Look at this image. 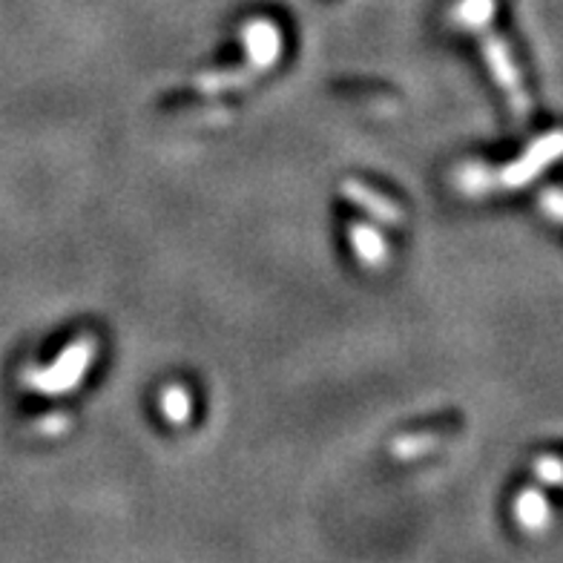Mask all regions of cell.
Returning <instances> with one entry per match:
<instances>
[{
    "instance_id": "cell-1",
    "label": "cell",
    "mask_w": 563,
    "mask_h": 563,
    "mask_svg": "<svg viewBox=\"0 0 563 563\" xmlns=\"http://www.w3.org/2000/svg\"><path fill=\"white\" fill-rule=\"evenodd\" d=\"M558 158H563V130H552L535 139L521 158H514L512 164L500 167V170H489L483 164H469L458 172V188L463 190L465 196H483L491 190L526 188Z\"/></svg>"
},
{
    "instance_id": "cell-2",
    "label": "cell",
    "mask_w": 563,
    "mask_h": 563,
    "mask_svg": "<svg viewBox=\"0 0 563 563\" xmlns=\"http://www.w3.org/2000/svg\"><path fill=\"white\" fill-rule=\"evenodd\" d=\"M95 348L99 343L92 336L81 334L78 340L66 345L61 357L47 368H38V371H26L24 383L26 388H33L38 394H47V397H57V394H69L73 388H78L81 376L90 371L92 359H95Z\"/></svg>"
},
{
    "instance_id": "cell-3",
    "label": "cell",
    "mask_w": 563,
    "mask_h": 563,
    "mask_svg": "<svg viewBox=\"0 0 563 563\" xmlns=\"http://www.w3.org/2000/svg\"><path fill=\"white\" fill-rule=\"evenodd\" d=\"M483 38H481V47H483V57H486V64H489L491 75H495V81L503 92H507L509 104H512L514 115L526 121L529 118V95L523 90V75L514 64L512 52H509L507 41L495 33H486L481 29Z\"/></svg>"
},
{
    "instance_id": "cell-4",
    "label": "cell",
    "mask_w": 563,
    "mask_h": 563,
    "mask_svg": "<svg viewBox=\"0 0 563 563\" xmlns=\"http://www.w3.org/2000/svg\"><path fill=\"white\" fill-rule=\"evenodd\" d=\"M242 43L247 52V66H254L256 73L270 69L282 55V33L273 21H265V17H256L242 29Z\"/></svg>"
},
{
    "instance_id": "cell-5",
    "label": "cell",
    "mask_w": 563,
    "mask_h": 563,
    "mask_svg": "<svg viewBox=\"0 0 563 563\" xmlns=\"http://www.w3.org/2000/svg\"><path fill=\"white\" fill-rule=\"evenodd\" d=\"M343 196L348 199L354 207L366 210L368 216H371L374 221H380V225H392V228L402 225L400 207L394 205L388 196H383V193H376V190H371L368 184H362V181H354V179L345 181Z\"/></svg>"
},
{
    "instance_id": "cell-6",
    "label": "cell",
    "mask_w": 563,
    "mask_h": 563,
    "mask_svg": "<svg viewBox=\"0 0 563 563\" xmlns=\"http://www.w3.org/2000/svg\"><path fill=\"white\" fill-rule=\"evenodd\" d=\"M348 239H351L354 254L359 261H366L368 268H380L388 261V245H385L383 233L374 228V225H366V221H354L351 230H348Z\"/></svg>"
},
{
    "instance_id": "cell-7",
    "label": "cell",
    "mask_w": 563,
    "mask_h": 563,
    "mask_svg": "<svg viewBox=\"0 0 563 563\" xmlns=\"http://www.w3.org/2000/svg\"><path fill=\"white\" fill-rule=\"evenodd\" d=\"M256 69L254 66H242V69H219V73H205L199 75L193 87L205 95H221V92L230 90H245L254 84Z\"/></svg>"
},
{
    "instance_id": "cell-8",
    "label": "cell",
    "mask_w": 563,
    "mask_h": 563,
    "mask_svg": "<svg viewBox=\"0 0 563 563\" xmlns=\"http://www.w3.org/2000/svg\"><path fill=\"white\" fill-rule=\"evenodd\" d=\"M514 514H517V523H521L526 532L547 529V523H549L547 498L535 489L523 491L521 498H517V503H514Z\"/></svg>"
},
{
    "instance_id": "cell-9",
    "label": "cell",
    "mask_w": 563,
    "mask_h": 563,
    "mask_svg": "<svg viewBox=\"0 0 563 563\" xmlns=\"http://www.w3.org/2000/svg\"><path fill=\"white\" fill-rule=\"evenodd\" d=\"M491 12H495V0H460L451 17L463 29H486Z\"/></svg>"
},
{
    "instance_id": "cell-10",
    "label": "cell",
    "mask_w": 563,
    "mask_h": 563,
    "mask_svg": "<svg viewBox=\"0 0 563 563\" xmlns=\"http://www.w3.org/2000/svg\"><path fill=\"white\" fill-rule=\"evenodd\" d=\"M440 443L437 434H428V432H417V434H402L397 440L392 443V455L397 460H414V458H423L428 451L434 449Z\"/></svg>"
},
{
    "instance_id": "cell-11",
    "label": "cell",
    "mask_w": 563,
    "mask_h": 563,
    "mask_svg": "<svg viewBox=\"0 0 563 563\" xmlns=\"http://www.w3.org/2000/svg\"><path fill=\"white\" fill-rule=\"evenodd\" d=\"M162 414L167 417L172 425L188 423L190 414H193V400H190L188 388H181V385H170V388H164Z\"/></svg>"
},
{
    "instance_id": "cell-12",
    "label": "cell",
    "mask_w": 563,
    "mask_h": 563,
    "mask_svg": "<svg viewBox=\"0 0 563 563\" xmlns=\"http://www.w3.org/2000/svg\"><path fill=\"white\" fill-rule=\"evenodd\" d=\"M535 477L549 486H563V458L547 455V458L535 460Z\"/></svg>"
},
{
    "instance_id": "cell-13",
    "label": "cell",
    "mask_w": 563,
    "mask_h": 563,
    "mask_svg": "<svg viewBox=\"0 0 563 563\" xmlns=\"http://www.w3.org/2000/svg\"><path fill=\"white\" fill-rule=\"evenodd\" d=\"M540 210L547 213L549 219H555L563 225V190H547L540 193Z\"/></svg>"
},
{
    "instance_id": "cell-14",
    "label": "cell",
    "mask_w": 563,
    "mask_h": 563,
    "mask_svg": "<svg viewBox=\"0 0 563 563\" xmlns=\"http://www.w3.org/2000/svg\"><path fill=\"white\" fill-rule=\"evenodd\" d=\"M66 425H69V417H66V414H50L47 420H41V423H38V428H41V434H61V432H66Z\"/></svg>"
}]
</instances>
